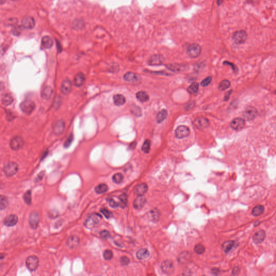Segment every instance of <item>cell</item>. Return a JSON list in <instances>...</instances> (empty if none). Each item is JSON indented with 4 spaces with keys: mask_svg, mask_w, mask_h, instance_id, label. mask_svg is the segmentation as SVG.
<instances>
[{
    "mask_svg": "<svg viewBox=\"0 0 276 276\" xmlns=\"http://www.w3.org/2000/svg\"><path fill=\"white\" fill-rule=\"evenodd\" d=\"M20 108L24 113L26 114H32L35 108V104L32 100H24L20 104Z\"/></svg>",
    "mask_w": 276,
    "mask_h": 276,
    "instance_id": "6da1fadb",
    "label": "cell"
},
{
    "mask_svg": "<svg viewBox=\"0 0 276 276\" xmlns=\"http://www.w3.org/2000/svg\"><path fill=\"white\" fill-rule=\"evenodd\" d=\"M3 171L7 176H13L18 171V165L16 162H10L4 166Z\"/></svg>",
    "mask_w": 276,
    "mask_h": 276,
    "instance_id": "7a4b0ae2",
    "label": "cell"
},
{
    "mask_svg": "<svg viewBox=\"0 0 276 276\" xmlns=\"http://www.w3.org/2000/svg\"><path fill=\"white\" fill-rule=\"evenodd\" d=\"M101 219L102 217L100 215L97 214H93L89 216L86 219L85 222V226L88 228L93 227L99 224Z\"/></svg>",
    "mask_w": 276,
    "mask_h": 276,
    "instance_id": "3957f363",
    "label": "cell"
},
{
    "mask_svg": "<svg viewBox=\"0 0 276 276\" xmlns=\"http://www.w3.org/2000/svg\"><path fill=\"white\" fill-rule=\"evenodd\" d=\"M258 111L253 106H249L245 110L243 113V116L245 120L247 121H251L257 116Z\"/></svg>",
    "mask_w": 276,
    "mask_h": 276,
    "instance_id": "277c9868",
    "label": "cell"
},
{
    "mask_svg": "<svg viewBox=\"0 0 276 276\" xmlns=\"http://www.w3.org/2000/svg\"><path fill=\"white\" fill-rule=\"evenodd\" d=\"M247 38V32L244 30H239L234 32L232 35V40L237 44H243Z\"/></svg>",
    "mask_w": 276,
    "mask_h": 276,
    "instance_id": "5b68a950",
    "label": "cell"
},
{
    "mask_svg": "<svg viewBox=\"0 0 276 276\" xmlns=\"http://www.w3.org/2000/svg\"><path fill=\"white\" fill-rule=\"evenodd\" d=\"M26 263L27 268H28L30 271H34L37 269L38 266L39 260L36 256H30L26 258Z\"/></svg>",
    "mask_w": 276,
    "mask_h": 276,
    "instance_id": "8992f818",
    "label": "cell"
},
{
    "mask_svg": "<svg viewBox=\"0 0 276 276\" xmlns=\"http://www.w3.org/2000/svg\"><path fill=\"white\" fill-rule=\"evenodd\" d=\"M188 55L192 58H197L201 53V47L197 44H192L187 48Z\"/></svg>",
    "mask_w": 276,
    "mask_h": 276,
    "instance_id": "52a82bcc",
    "label": "cell"
},
{
    "mask_svg": "<svg viewBox=\"0 0 276 276\" xmlns=\"http://www.w3.org/2000/svg\"><path fill=\"white\" fill-rule=\"evenodd\" d=\"M176 138L178 139H183L187 137L190 134V129L188 127L181 125L177 127L175 132Z\"/></svg>",
    "mask_w": 276,
    "mask_h": 276,
    "instance_id": "ba28073f",
    "label": "cell"
},
{
    "mask_svg": "<svg viewBox=\"0 0 276 276\" xmlns=\"http://www.w3.org/2000/svg\"><path fill=\"white\" fill-rule=\"evenodd\" d=\"M161 268L162 271L167 274H172L174 271L173 263L170 260L163 261L161 265Z\"/></svg>",
    "mask_w": 276,
    "mask_h": 276,
    "instance_id": "9c48e42d",
    "label": "cell"
},
{
    "mask_svg": "<svg viewBox=\"0 0 276 276\" xmlns=\"http://www.w3.org/2000/svg\"><path fill=\"white\" fill-rule=\"evenodd\" d=\"M24 144V141L22 137L16 136L11 140V147L12 150H20L23 147Z\"/></svg>",
    "mask_w": 276,
    "mask_h": 276,
    "instance_id": "30bf717a",
    "label": "cell"
},
{
    "mask_svg": "<svg viewBox=\"0 0 276 276\" xmlns=\"http://www.w3.org/2000/svg\"><path fill=\"white\" fill-rule=\"evenodd\" d=\"M193 124L197 129H202L208 126L209 122L207 119L202 117H200L195 119Z\"/></svg>",
    "mask_w": 276,
    "mask_h": 276,
    "instance_id": "8fae6325",
    "label": "cell"
},
{
    "mask_svg": "<svg viewBox=\"0 0 276 276\" xmlns=\"http://www.w3.org/2000/svg\"><path fill=\"white\" fill-rule=\"evenodd\" d=\"M40 222L39 214L37 211H32L29 216V224L32 229H36Z\"/></svg>",
    "mask_w": 276,
    "mask_h": 276,
    "instance_id": "7c38bea8",
    "label": "cell"
},
{
    "mask_svg": "<svg viewBox=\"0 0 276 276\" xmlns=\"http://www.w3.org/2000/svg\"><path fill=\"white\" fill-rule=\"evenodd\" d=\"M245 124V123L244 119L237 118L234 119V120H232V122L230 123V127L234 130L238 131L243 129Z\"/></svg>",
    "mask_w": 276,
    "mask_h": 276,
    "instance_id": "4fadbf2b",
    "label": "cell"
},
{
    "mask_svg": "<svg viewBox=\"0 0 276 276\" xmlns=\"http://www.w3.org/2000/svg\"><path fill=\"white\" fill-rule=\"evenodd\" d=\"M165 58L160 55H154L152 56L148 59V63L150 65H160L163 63Z\"/></svg>",
    "mask_w": 276,
    "mask_h": 276,
    "instance_id": "5bb4252c",
    "label": "cell"
},
{
    "mask_svg": "<svg viewBox=\"0 0 276 276\" xmlns=\"http://www.w3.org/2000/svg\"><path fill=\"white\" fill-rule=\"evenodd\" d=\"M65 127V125L63 120H58L54 125V126L53 128V132L55 133V134L57 135H61L63 133Z\"/></svg>",
    "mask_w": 276,
    "mask_h": 276,
    "instance_id": "9a60e30c",
    "label": "cell"
},
{
    "mask_svg": "<svg viewBox=\"0 0 276 276\" xmlns=\"http://www.w3.org/2000/svg\"><path fill=\"white\" fill-rule=\"evenodd\" d=\"M266 233L265 231L260 230L254 234L253 236V241L256 244H260L264 241Z\"/></svg>",
    "mask_w": 276,
    "mask_h": 276,
    "instance_id": "2e32d148",
    "label": "cell"
},
{
    "mask_svg": "<svg viewBox=\"0 0 276 276\" xmlns=\"http://www.w3.org/2000/svg\"><path fill=\"white\" fill-rule=\"evenodd\" d=\"M18 222V217L16 215H11L7 216L3 221L4 224L7 226H15Z\"/></svg>",
    "mask_w": 276,
    "mask_h": 276,
    "instance_id": "e0dca14e",
    "label": "cell"
},
{
    "mask_svg": "<svg viewBox=\"0 0 276 276\" xmlns=\"http://www.w3.org/2000/svg\"><path fill=\"white\" fill-rule=\"evenodd\" d=\"M35 25V20L31 17H26L22 20V26L25 29H32L34 27Z\"/></svg>",
    "mask_w": 276,
    "mask_h": 276,
    "instance_id": "ac0fdd59",
    "label": "cell"
},
{
    "mask_svg": "<svg viewBox=\"0 0 276 276\" xmlns=\"http://www.w3.org/2000/svg\"><path fill=\"white\" fill-rule=\"evenodd\" d=\"M72 89V84L68 79L64 80L61 86V91L64 95H68L70 94Z\"/></svg>",
    "mask_w": 276,
    "mask_h": 276,
    "instance_id": "d6986e66",
    "label": "cell"
},
{
    "mask_svg": "<svg viewBox=\"0 0 276 276\" xmlns=\"http://www.w3.org/2000/svg\"><path fill=\"white\" fill-rule=\"evenodd\" d=\"M124 80L126 82L137 83L138 81H140V78L137 74H135L134 72H129L124 74Z\"/></svg>",
    "mask_w": 276,
    "mask_h": 276,
    "instance_id": "ffe728a7",
    "label": "cell"
},
{
    "mask_svg": "<svg viewBox=\"0 0 276 276\" xmlns=\"http://www.w3.org/2000/svg\"><path fill=\"white\" fill-rule=\"evenodd\" d=\"M147 185L145 183H142L138 185L137 187L135 188L134 192L135 194L137 195L138 196H143L147 192Z\"/></svg>",
    "mask_w": 276,
    "mask_h": 276,
    "instance_id": "44dd1931",
    "label": "cell"
},
{
    "mask_svg": "<svg viewBox=\"0 0 276 276\" xmlns=\"http://www.w3.org/2000/svg\"><path fill=\"white\" fill-rule=\"evenodd\" d=\"M146 203V199L143 196H138L134 200L133 206L137 209H140L144 207Z\"/></svg>",
    "mask_w": 276,
    "mask_h": 276,
    "instance_id": "7402d4cb",
    "label": "cell"
},
{
    "mask_svg": "<svg viewBox=\"0 0 276 276\" xmlns=\"http://www.w3.org/2000/svg\"><path fill=\"white\" fill-rule=\"evenodd\" d=\"M113 103L117 106L124 105L126 103V98L123 95L117 94L114 95L113 98Z\"/></svg>",
    "mask_w": 276,
    "mask_h": 276,
    "instance_id": "603a6c76",
    "label": "cell"
},
{
    "mask_svg": "<svg viewBox=\"0 0 276 276\" xmlns=\"http://www.w3.org/2000/svg\"><path fill=\"white\" fill-rule=\"evenodd\" d=\"M85 80V77L82 72H79L77 74L76 76L74 78V84L77 87L82 86L84 83Z\"/></svg>",
    "mask_w": 276,
    "mask_h": 276,
    "instance_id": "cb8c5ba5",
    "label": "cell"
},
{
    "mask_svg": "<svg viewBox=\"0 0 276 276\" xmlns=\"http://www.w3.org/2000/svg\"><path fill=\"white\" fill-rule=\"evenodd\" d=\"M79 238L78 237L72 236L68 238L66 242V244L68 247L74 248L79 244Z\"/></svg>",
    "mask_w": 276,
    "mask_h": 276,
    "instance_id": "d4e9b609",
    "label": "cell"
},
{
    "mask_svg": "<svg viewBox=\"0 0 276 276\" xmlns=\"http://www.w3.org/2000/svg\"><path fill=\"white\" fill-rule=\"evenodd\" d=\"M150 251L146 249H142L138 250L137 253V258L139 260H143L147 258L150 256Z\"/></svg>",
    "mask_w": 276,
    "mask_h": 276,
    "instance_id": "484cf974",
    "label": "cell"
},
{
    "mask_svg": "<svg viewBox=\"0 0 276 276\" xmlns=\"http://www.w3.org/2000/svg\"><path fill=\"white\" fill-rule=\"evenodd\" d=\"M136 98L137 99L139 100L140 102L144 103L147 102L148 100L150 99L149 95H148L147 92L145 91H139L136 94Z\"/></svg>",
    "mask_w": 276,
    "mask_h": 276,
    "instance_id": "4316f807",
    "label": "cell"
},
{
    "mask_svg": "<svg viewBox=\"0 0 276 276\" xmlns=\"http://www.w3.org/2000/svg\"><path fill=\"white\" fill-rule=\"evenodd\" d=\"M167 115H168L167 111L166 110H162L160 111L156 116V122L158 124H160L166 119V118L167 117Z\"/></svg>",
    "mask_w": 276,
    "mask_h": 276,
    "instance_id": "83f0119b",
    "label": "cell"
},
{
    "mask_svg": "<svg viewBox=\"0 0 276 276\" xmlns=\"http://www.w3.org/2000/svg\"><path fill=\"white\" fill-rule=\"evenodd\" d=\"M53 90L50 86L45 87L42 92V97L44 99H49L53 95Z\"/></svg>",
    "mask_w": 276,
    "mask_h": 276,
    "instance_id": "f1b7e54d",
    "label": "cell"
},
{
    "mask_svg": "<svg viewBox=\"0 0 276 276\" xmlns=\"http://www.w3.org/2000/svg\"><path fill=\"white\" fill-rule=\"evenodd\" d=\"M1 101L3 105L5 106L10 105L13 102V97L9 93H7L3 96Z\"/></svg>",
    "mask_w": 276,
    "mask_h": 276,
    "instance_id": "f546056e",
    "label": "cell"
},
{
    "mask_svg": "<svg viewBox=\"0 0 276 276\" xmlns=\"http://www.w3.org/2000/svg\"><path fill=\"white\" fill-rule=\"evenodd\" d=\"M42 44L43 47L45 49H50L53 45V40L49 36H44L42 38Z\"/></svg>",
    "mask_w": 276,
    "mask_h": 276,
    "instance_id": "4dcf8cb0",
    "label": "cell"
},
{
    "mask_svg": "<svg viewBox=\"0 0 276 276\" xmlns=\"http://www.w3.org/2000/svg\"><path fill=\"white\" fill-rule=\"evenodd\" d=\"M264 211V207L262 205L256 206L252 211V214L254 216H258L263 214Z\"/></svg>",
    "mask_w": 276,
    "mask_h": 276,
    "instance_id": "1f68e13d",
    "label": "cell"
},
{
    "mask_svg": "<svg viewBox=\"0 0 276 276\" xmlns=\"http://www.w3.org/2000/svg\"><path fill=\"white\" fill-rule=\"evenodd\" d=\"M9 204L8 198L5 195H0V211L5 209L7 207Z\"/></svg>",
    "mask_w": 276,
    "mask_h": 276,
    "instance_id": "d6a6232c",
    "label": "cell"
},
{
    "mask_svg": "<svg viewBox=\"0 0 276 276\" xmlns=\"http://www.w3.org/2000/svg\"><path fill=\"white\" fill-rule=\"evenodd\" d=\"M108 186L105 184H100L98 185L95 188V192H96L97 194H104L108 190Z\"/></svg>",
    "mask_w": 276,
    "mask_h": 276,
    "instance_id": "836d02e7",
    "label": "cell"
},
{
    "mask_svg": "<svg viewBox=\"0 0 276 276\" xmlns=\"http://www.w3.org/2000/svg\"><path fill=\"white\" fill-rule=\"evenodd\" d=\"M234 245H235V242L232 241H226L225 243H224L222 245L224 251L226 253H229V251L232 249V247H234Z\"/></svg>",
    "mask_w": 276,
    "mask_h": 276,
    "instance_id": "e575fe53",
    "label": "cell"
},
{
    "mask_svg": "<svg viewBox=\"0 0 276 276\" xmlns=\"http://www.w3.org/2000/svg\"><path fill=\"white\" fill-rule=\"evenodd\" d=\"M199 87V84L197 83H194L188 87L187 91H188V92L190 93V94L194 95V94L198 92Z\"/></svg>",
    "mask_w": 276,
    "mask_h": 276,
    "instance_id": "d590c367",
    "label": "cell"
},
{
    "mask_svg": "<svg viewBox=\"0 0 276 276\" xmlns=\"http://www.w3.org/2000/svg\"><path fill=\"white\" fill-rule=\"evenodd\" d=\"M190 253L188 252H183L179 256V262L180 263H185L190 259Z\"/></svg>",
    "mask_w": 276,
    "mask_h": 276,
    "instance_id": "8d00e7d4",
    "label": "cell"
},
{
    "mask_svg": "<svg viewBox=\"0 0 276 276\" xmlns=\"http://www.w3.org/2000/svg\"><path fill=\"white\" fill-rule=\"evenodd\" d=\"M230 86V82L228 80H223L220 83L218 88L221 91H224Z\"/></svg>",
    "mask_w": 276,
    "mask_h": 276,
    "instance_id": "74e56055",
    "label": "cell"
},
{
    "mask_svg": "<svg viewBox=\"0 0 276 276\" xmlns=\"http://www.w3.org/2000/svg\"><path fill=\"white\" fill-rule=\"evenodd\" d=\"M150 141L149 139L145 140L142 146V150L145 153H148L150 152Z\"/></svg>",
    "mask_w": 276,
    "mask_h": 276,
    "instance_id": "f35d334b",
    "label": "cell"
},
{
    "mask_svg": "<svg viewBox=\"0 0 276 276\" xmlns=\"http://www.w3.org/2000/svg\"><path fill=\"white\" fill-rule=\"evenodd\" d=\"M194 250L196 253L198 255H202L205 252V247L202 244H198L195 246Z\"/></svg>",
    "mask_w": 276,
    "mask_h": 276,
    "instance_id": "ab89813d",
    "label": "cell"
},
{
    "mask_svg": "<svg viewBox=\"0 0 276 276\" xmlns=\"http://www.w3.org/2000/svg\"><path fill=\"white\" fill-rule=\"evenodd\" d=\"M119 199L120 203H119V205L121 206V208H125L126 207L127 203V196L125 194H123L119 196Z\"/></svg>",
    "mask_w": 276,
    "mask_h": 276,
    "instance_id": "60d3db41",
    "label": "cell"
},
{
    "mask_svg": "<svg viewBox=\"0 0 276 276\" xmlns=\"http://www.w3.org/2000/svg\"><path fill=\"white\" fill-rule=\"evenodd\" d=\"M24 200L27 205H30L32 202V192L31 190H28L24 194L23 196Z\"/></svg>",
    "mask_w": 276,
    "mask_h": 276,
    "instance_id": "b9f144b4",
    "label": "cell"
},
{
    "mask_svg": "<svg viewBox=\"0 0 276 276\" xmlns=\"http://www.w3.org/2000/svg\"><path fill=\"white\" fill-rule=\"evenodd\" d=\"M124 176L121 173H117L112 177L113 182L116 183H120L123 180Z\"/></svg>",
    "mask_w": 276,
    "mask_h": 276,
    "instance_id": "7bdbcfd3",
    "label": "cell"
},
{
    "mask_svg": "<svg viewBox=\"0 0 276 276\" xmlns=\"http://www.w3.org/2000/svg\"><path fill=\"white\" fill-rule=\"evenodd\" d=\"M131 112L137 117H140L142 114L141 108L137 105H134L132 107Z\"/></svg>",
    "mask_w": 276,
    "mask_h": 276,
    "instance_id": "ee69618b",
    "label": "cell"
},
{
    "mask_svg": "<svg viewBox=\"0 0 276 276\" xmlns=\"http://www.w3.org/2000/svg\"><path fill=\"white\" fill-rule=\"evenodd\" d=\"M166 66L169 70L174 71V72L181 70V66H179L178 64H169V65H166Z\"/></svg>",
    "mask_w": 276,
    "mask_h": 276,
    "instance_id": "f6af8a7d",
    "label": "cell"
},
{
    "mask_svg": "<svg viewBox=\"0 0 276 276\" xmlns=\"http://www.w3.org/2000/svg\"><path fill=\"white\" fill-rule=\"evenodd\" d=\"M113 253L111 250H105L103 253V257L106 260H110L113 257Z\"/></svg>",
    "mask_w": 276,
    "mask_h": 276,
    "instance_id": "bcb514c9",
    "label": "cell"
},
{
    "mask_svg": "<svg viewBox=\"0 0 276 276\" xmlns=\"http://www.w3.org/2000/svg\"><path fill=\"white\" fill-rule=\"evenodd\" d=\"M212 81V77L211 76H209L205 79H203L201 83V85L203 87H206L208 86L209 85L211 84V82Z\"/></svg>",
    "mask_w": 276,
    "mask_h": 276,
    "instance_id": "7dc6e473",
    "label": "cell"
},
{
    "mask_svg": "<svg viewBox=\"0 0 276 276\" xmlns=\"http://www.w3.org/2000/svg\"><path fill=\"white\" fill-rule=\"evenodd\" d=\"M73 140H74V135L72 134H70L64 143V147L65 148L69 147L73 141Z\"/></svg>",
    "mask_w": 276,
    "mask_h": 276,
    "instance_id": "c3c4849f",
    "label": "cell"
},
{
    "mask_svg": "<svg viewBox=\"0 0 276 276\" xmlns=\"http://www.w3.org/2000/svg\"><path fill=\"white\" fill-rule=\"evenodd\" d=\"M101 213L103 214L105 216V217L107 218H110L113 216V214L111 213V211H108V209H103L101 210Z\"/></svg>",
    "mask_w": 276,
    "mask_h": 276,
    "instance_id": "681fc988",
    "label": "cell"
},
{
    "mask_svg": "<svg viewBox=\"0 0 276 276\" xmlns=\"http://www.w3.org/2000/svg\"><path fill=\"white\" fill-rule=\"evenodd\" d=\"M225 65H228L230 66H232V70L234 71V72L235 73H237L238 72V68L235 64H234V63H231V62H228V61H226L224 62L223 63Z\"/></svg>",
    "mask_w": 276,
    "mask_h": 276,
    "instance_id": "f907efd6",
    "label": "cell"
},
{
    "mask_svg": "<svg viewBox=\"0 0 276 276\" xmlns=\"http://www.w3.org/2000/svg\"><path fill=\"white\" fill-rule=\"evenodd\" d=\"M151 215L153 220H158L160 217V213L157 210H154L151 211Z\"/></svg>",
    "mask_w": 276,
    "mask_h": 276,
    "instance_id": "816d5d0a",
    "label": "cell"
},
{
    "mask_svg": "<svg viewBox=\"0 0 276 276\" xmlns=\"http://www.w3.org/2000/svg\"><path fill=\"white\" fill-rule=\"evenodd\" d=\"M120 262L123 265H126L129 263V259L126 256H123L120 258Z\"/></svg>",
    "mask_w": 276,
    "mask_h": 276,
    "instance_id": "f5cc1de1",
    "label": "cell"
},
{
    "mask_svg": "<svg viewBox=\"0 0 276 276\" xmlns=\"http://www.w3.org/2000/svg\"><path fill=\"white\" fill-rule=\"evenodd\" d=\"M109 205L112 208H117L119 205V203L117 202L115 200L113 199H110L109 200Z\"/></svg>",
    "mask_w": 276,
    "mask_h": 276,
    "instance_id": "db71d44e",
    "label": "cell"
},
{
    "mask_svg": "<svg viewBox=\"0 0 276 276\" xmlns=\"http://www.w3.org/2000/svg\"><path fill=\"white\" fill-rule=\"evenodd\" d=\"M100 236L103 238L106 239V238H108L110 237V234L107 230H103L100 232Z\"/></svg>",
    "mask_w": 276,
    "mask_h": 276,
    "instance_id": "11a10c76",
    "label": "cell"
},
{
    "mask_svg": "<svg viewBox=\"0 0 276 276\" xmlns=\"http://www.w3.org/2000/svg\"><path fill=\"white\" fill-rule=\"evenodd\" d=\"M83 26V22L80 21V20H78V21H76L74 23V26L75 27V28H80L82 26Z\"/></svg>",
    "mask_w": 276,
    "mask_h": 276,
    "instance_id": "9f6ffc18",
    "label": "cell"
},
{
    "mask_svg": "<svg viewBox=\"0 0 276 276\" xmlns=\"http://www.w3.org/2000/svg\"><path fill=\"white\" fill-rule=\"evenodd\" d=\"M240 273V268L239 267H235L232 270V274L234 275L238 274Z\"/></svg>",
    "mask_w": 276,
    "mask_h": 276,
    "instance_id": "6f0895ef",
    "label": "cell"
},
{
    "mask_svg": "<svg viewBox=\"0 0 276 276\" xmlns=\"http://www.w3.org/2000/svg\"><path fill=\"white\" fill-rule=\"evenodd\" d=\"M232 90H230L229 91V92H227L226 93V95H225L224 96V100L225 101H228L229 100V97L230 96V95H232Z\"/></svg>",
    "mask_w": 276,
    "mask_h": 276,
    "instance_id": "680465c9",
    "label": "cell"
},
{
    "mask_svg": "<svg viewBox=\"0 0 276 276\" xmlns=\"http://www.w3.org/2000/svg\"><path fill=\"white\" fill-rule=\"evenodd\" d=\"M194 105L195 103H194V102H190V103H189L188 105H187L185 106V109L188 110H190V109H191L192 108L194 107Z\"/></svg>",
    "mask_w": 276,
    "mask_h": 276,
    "instance_id": "91938a15",
    "label": "cell"
},
{
    "mask_svg": "<svg viewBox=\"0 0 276 276\" xmlns=\"http://www.w3.org/2000/svg\"><path fill=\"white\" fill-rule=\"evenodd\" d=\"M220 270L219 268H213L212 269V272L213 274H218L219 273H220Z\"/></svg>",
    "mask_w": 276,
    "mask_h": 276,
    "instance_id": "94428289",
    "label": "cell"
},
{
    "mask_svg": "<svg viewBox=\"0 0 276 276\" xmlns=\"http://www.w3.org/2000/svg\"><path fill=\"white\" fill-rule=\"evenodd\" d=\"M44 173H43V172H41L37 176V177L36 178V181H37L36 182L42 179L43 176H44Z\"/></svg>",
    "mask_w": 276,
    "mask_h": 276,
    "instance_id": "6125c7cd",
    "label": "cell"
},
{
    "mask_svg": "<svg viewBox=\"0 0 276 276\" xmlns=\"http://www.w3.org/2000/svg\"><path fill=\"white\" fill-rule=\"evenodd\" d=\"M5 257V254L0 253V259H2Z\"/></svg>",
    "mask_w": 276,
    "mask_h": 276,
    "instance_id": "be15d7a7",
    "label": "cell"
},
{
    "mask_svg": "<svg viewBox=\"0 0 276 276\" xmlns=\"http://www.w3.org/2000/svg\"><path fill=\"white\" fill-rule=\"evenodd\" d=\"M6 0H0V5L4 4Z\"/></svg>",
    "mask_w": 276,
    "mask_h": 276,
    "instance_id": "e7e4bbea",
    "label": "cell"
},
{
    "mask_svg": "<svg viewBox=\"0 0 276 276\" xmlns=\"http://www.w3.org/2000/svg\"><path fill=\"white\" fill-rule=\"evenodd\" d=\"M222 1H223V0H217V4H218V5H220Z\"/></svg>",
    "mask_w": 276,
    "mask_h": 276,
    "instance_id": "03108f58",
    "label": "cell"
}]
</instances>
